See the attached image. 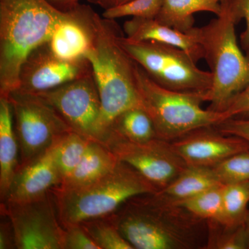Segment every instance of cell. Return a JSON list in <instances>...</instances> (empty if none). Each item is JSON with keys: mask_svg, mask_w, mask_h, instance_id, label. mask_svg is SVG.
I'll return each instance as SVG.
<instances>
[{"mask_svg": "<svg viewBox=\"0 0 249 249\" xmlns=\"http://www.w3.org/2000/svg\"><path fill=\"white\" fill-rule=\"evenodd\" d=\"M64 229L63 249H100L80 224Z\"/></svg>", "mask_w": 249, "mask_h": 249, "instance_id": "f1b7e54d", "label": "cell"}, {"mask_svg": "<svg viewBox=\"0 0 249 249\" xmlns=\"http://www.w3.org/2000/svg\"><path fill=\"white\" fill-rule=\"evenodd\" d=\"M55 9L63 12L74 9L80 4V0H46ZM90 2L94 3L96 0H88Z\"/></svg>", "mask_w": 249, "mask_h": 249, "instance_id": "836d02e7", "label": "cell"}, {"mask_svg": "<svg viewBox=\"0 0 249 249\" xmlns=\"http://www.w3.org/2000/svg\"><path fill=\"white\" fill-rule=\"evenodd\" d=\"M129 1L130 0H96L95 4L99 5L100 6L106 10L124 4Z\"/></svg>", "mask_w": 249, "mask_h": 249, "instance_id": "e575fe53", "label": "cell"}, {"mask_svg": "<svg viewBox=\"0 0 249 249\" xmlns=\"http://www.w3.org/2000/svg\"><path fill=\"white\" fill-rule=\"evenodd\" d=\"M163 0H130L119 6L105 10L102 17L106 19L132 16L144 19H156L163 5Z\"/></svg>", "mask_w": 249, "mask_h": 249, "instance_id": "4316f807", "label": "cell"}, {"mask_svg": "<svg viewBox=\"0 0 249 249\" xmlns=\"http://www.w3.org/2000/svg\"><path fill=\"white\" fill-rule=\"evenodd\" d=\"M53 145L34 160L19 165L6 198L1 203L34 200L61 183L62 176L55 162Z\"/></svg>", "mask_w": 249, "mask_h": 249, "instance_id": "5bb4252c", "label": "cell"}, {"mask_svg": "<svg viewBox=\"0 0 249 249\" xmlns=\"http://www.w3.org/2000/svg\"><path fill=\"white\" fill-rule=\"evenodd\" d=\"M6 97L12 107L19 147V165L42 155L62 136L73 131L58 113L38 95L16 89Z\"/></svg>", "mask_w": 249, "mask_h": 249, "instance_id": "ba28073f", "label": "cell"}, {"mask_svg": "<svg viewBox=\"0 0 249 249\" xmlns=\"http://www.w3.org/2000/svg\"><path fill=\"white\" fill-rule=\"evenodd\" d=\"M65 15L46 0H0V96L18 89L23 62Z\"/></svg>", "mask_w": 249, "mask_h": 249, "instance_id": "3957f363", "label": "cell"}, {"mask_svg": "<svg viewBox=\"0 0 249 249\" xmlns=\"http://www.w3.org/2000/svg\"><path fill=\"white\" fill-rule=\"evenodd\" d=\"M157 191L137 170L119 160L110 172L89 184L69 191L53 188L51 193L65 228L107 217L131 198Z\"/></svg>", "mask_w": 249, "mask_h": 249, "instance_id": "5b68a950", "label": "cell"}, {"mask_svg": "<svg viewBox=\"0 0 249 249\" xmlns=\"http://www.w3.org/2000/svg\"><path fill=\"white\" fill-rule=\"evenodd\" d=\"M209 222V238L206 249H249L245 224L230 227L214 221Z\"/></svg>", "mask_w": 249, "mask_h": 249, "instance_id": "d4e9b609", "label": "cell"}, {"mask_svg": "<svg viewBox=\"0 0 249 249\" xmlns=\"http://www.w3.org/2000/svg\"><path fill=\"white\" fill-rule=\"evenodd\" d=\"M91 73L87 58L71 61L58 58L47 42L34 49L23 62L17 89L36 94Z\"/></svg>", "mask_w": 249, "mask_h": 249, "instance_id": "7c38bea8", "label": "cell"}, {"mask_svg": "<svg viewBox=\"0 0 249 249\" xmlns=\"http://www.w3.org/2000/svg\"><path fill=\"white\" fill-rule=\"evenodd\" d=\"M100 249H134L107 217L80 223Z\"/></svg>", "mask_w": 249, "mask_h": 249, "instance_id": "484cf974", "label": "cell"}, {"mask_svg": "<svg viewBox=\"0 0 249 249\" xmlns=\"http://www.w3.org/2000/svg\"><path fill=\"white\" fill-rule=\"evenodd\" d=\"M108 136L132 142H145L157 138L153 121L142 107L129 108L119 114L111 123L105 139Z\"/></svg>", "mask_w": 249, "mask_h": 249, "instance_id": "44dd1931", "label": "cell"}, {"mask_svg": "<svg viewBox=\"0 0 249 249\" xmlns=\"http://www.w3.org/2000/svg\"><path fill=\"white\" fill-rule=\"evenodd\" d=\"M134 249H206L209 222L157 193L134 196L107 216Z\"/></svg>", "mask_w": 249, "mask_h": 249, "instance_id": "6da1fadb", "label": "cell"}, {"mask_svg": "<svg viewBox=\"0 0 249 249\" xmlns=\"http://www.w3.org/2000/svg\"><path fill=\"white\" fill-rule=\"evenodd\" d=\"M123 31L114 19H94L92 45L85 55L91 65L101 101V139L111 123L129 108L142 107L137 80V62L121 45Z\"/></svg>", "mask_w": 249, "mask_h": 249, "instance_id": "7a4b0ae2", "label": "cell"}, {"mask_svg": "<svg viewBox=\"0 0 249 249\" xmlns=\"http://www.w3.org/2000/svg\"><path fill=\"white\" fill-rule=\"evenodd\" d=\"M36 94L48 103L72 130L100 142L102 108L93 73Z\"/></svg>", "mask_w": 249, "mask_h": 249, "instance_id": "8fae6325", "label": "cell"}, {"mask_svg": "<svg viewBox=\"0 0 249 249\" xmlns=\"http://www.w3.org/2000/svg\"><path fill=\"white\" fill-rule=\"evenodd\" d=\"M221 0H163L156 19L160 23L188 33L194 28V14L207 11L220 14Z\"/></svg>", "mask_w": 249, "mask_h": 249, "instance_id": "ffe728a7", "label": "cell"}, {"mask_svg": "<svg viewBox=\"0 0 249 249\" xmlns=\"http://www.w3.org/2000/svg\"><path fill=\"white\" fill-rule=\"evenodd\" d=\"M102 143L118 160L137 170L158 191L173 182L188 166L174 150L171 142L160 138L132 142L108 136Z\"/></svg>", "mask_w": 249, "mask_h": 249, "instance_id": "30bf717a", "label": "cell"}, {"mask_svg": "<svg viewBox=\"0 0 249 249\" xmlns=\"http://www.w3.org/2000/svg\"><path fill=\"white\" fill-rule=\"evenodd\" d=\"M0 222V249H17L12 222L9 215L1 211Z\"/></svg>", "mask_w": 249, "mask_h": 249, "instance_id": "1f68e13d", "label": "cell"}, {"mask_svg": "<svg viewBox=\"0 0 249 249\" xmlns=\"http://www.w3.org/2000/svg\"><path fill=\"white\" fill-rule=\"evenodd\" d=\"M137 86L142 107L151 117L157 138L172 142L186 134L229 119L226 111L204 109L206 93L175 91L160 86L137 63Z\"/></svg>", "mask_w": 249, "mask_h": 249, "instance_id": "8992f818", "label": "cell"}, {"mask_svg": "<svg viewBox=\"0 0 249 249\" xmlns=\"http://www.w3.org/2000/svg\"><path fill=\"white\" fill-rule=\"evenodd\" d=\"M19 147L15 131L12 107L7 97L0 96V196L4 201L20 164Z\"/></svg>", "mask_w": 249, "mask_h": 249, "instance_id": "ac0fdd59", "label": "cell"}, {"mask_svg": "<svg viewBox=\"0 0 249 249\" xmlns=\"http://www.w3.org/2000/svg\"><path fill=\"white\" fill-rule=\"evenodd\" d=\"M232 3L239 18L245 19L247 24L240 36L241 46L244 49L249 47V0H232Z\"/></svg>", "mask_w": 249, "mask_h": 249, "instance_id": "d6a6232c", "label": "cell"}, {"mask_svg": "<svg viewBox=\"0 0 249 249\" xmlns=\"http://www.w3.org/2000/svg\"><path fill=\"white\" fill-rule=\"evenodd\" d=\"M224 222L234 227L245 224L249 203V181L224 185Z\"/></svg>", "mask_w": 249, "mask_h": 249, "instance_id": "603a6c76", "label": "cell"}, {"mask_svg": "<svg viewBox=\"0 0 249 249\" xmlns=\"http://www.w3.org/2000/svg\"><path fill=\"white\" fill-rule=\"evenodd\" d=\"M249 59V47L244 49ZM226 112L230 118H249V83L229 103Z\"/></svg>", "mask_w": 249, "mask_h": 249, "instance_id": "f546056e", "label": "cell"}, {"mask_svg": "<svg viewBox=\"0 0 249 249\" xmlns=\"http://www.w3.org/2000/svg\"><path fill=\"white\" fill-rule=\"evenodd\" d=\"M220 14L204 27H195L204 58L211 68L213 85L206 93L208 109L223 112L249 83V59L237 44L235 26L240 18L232 0H221Z\"/></svg>", "mask_w": 249, "mask_h": 249, "instance_id": "277c9868", "label": "cell"}, {"mask_svg": "<svg viewBox=\"0 0 249 249\" xmlns=\"http://www.w3.org/2000/svg\"><path fill=\"white\" fill-rule=\"evenodd\" d=\"M222 184L210 167L187 166L186 169L157 194L166 200L178 204L205 191Z\"/></svg>", "mask_w": 249, "mask_h": 249, "instance_id": "d6986e66", "label": "cell"}, {"mask_svg": "<svg viewBox=\"0 0 249 249\" xmlns=\"http://www.w3.org/2000/svg\"><path fill=\"white\" fill-rule=\"evenodd\" d=\"M214 127L223 134L240 137L249 142V118H230Z\"/></svg>", "mask_w": 249, "mask_h": 249, "instance_id": "4dcf8cb0", "label": "cell"}, {"mask_svg": "<svg viewBox=\"0 0 249 249\" xmlns=\"http://www.w3.org/2000/svg\"><path fill=\"white\" fill-rule=\"evenodd\" d=\"M195 27L188 33L165 25L156 19L132 18L124 22L125 37L132 41H154L182 49L195 62L204 58Z\"/></svg>", "mask_w": 249, "mask_h": 249, "instance_id": "2e32d148", "label": "cell"}, {"mask_svg": "<svg viewBox=\"0 0 249 249\" xmlns=\"http://www.w3.org/2000/svg\"><path fill=\"white\" fill-rule=\"evenodd\" d=\"M91 141L93 140L71 131L54 143V156L62 180L76 168Z\"/></svg>", "mask_w": 249, "mask_h": 249, "instance_id": "7402d4cb", "label": "cell"}, {"mask_svg": "<svg viewBox=\"0 0 249 249\" xmlns=\"http://www.w3.org/2000/svg\"><path fill=\"white\" fill-rule=\"evenodd\" d=\"M212 168L222 184L249 181V151L232 155Z\"/></svg>", "mask_w": 249, "mask_h": 249, "instance_id": "83f0119b", "label": "cell"}, {"mask_svg": "<svg viewBox=\"0 0 249 249\" xmlns=\"http://www.w3.org/2000/svg\"><path fill=\"white\" fill-rule=\"evenodd\" d=\"M118 162L116 156L106 145L91 141L76 168L55 188L69 191L86 186L110 172Z\"/></svg>", "mask_w": 249, "mask_h": 249, "instance_id": "e0dca14e", "label": "cell"}, {"mask_svg": "<svg viewBox=\"0 0 249 249\" xmlns=\"http://www.w3.org/2000/svg\"><path fill=\"white\" fill-rule=\"evenodd\" d=\"M14 227L18 249H63L65 229L52 193L23 203H1Z\"/></svg>", "mask_w": 249, "mask_h": 249, "instance_id": "9c48e42d", "label": "cell"}, {"mask_svg": "<svg viewBox=\"0 0 249 249\" xmlns=\"http://www.w3.org/2000/svg\"><path fill=\"white\" fill-rule=\"evenodd\" d=\"M245 226L246 229H247V233H248L249 238V210L248 212H247V216H246Z\"/></svg>", "mask_w": 249, "mask_h": 249, "instance_id": "d590c367", "label": "cell"}, {"mask_svg": "<svg viewBox=\"0 0 249 249\" xmlns=\"http://www.w3.org/2000/svg\"><path fill=\"white\" fill-rule=\"evenodd\" d=\"M121 45L134 61L160 86L175 91L208 93L211 71L198 68L182 49L154 41H132L123 36Z\"/></svg>", "mask_w": 249, "mask_h": 249, "instance_id": "52a82bcc", "label": "cell"}, {"mask_svg": "<svg viewBox=\"0 0 249 249\" xmlns=\"http://www.w3.org/2000/svg\"><path fill=\"white\" fill-rule=\"evenodd\" d=\"M224 185L214 187L178 203L192 214L207 221L224 222Z\"/></svg>", "mask_w": 249, "mask_h": 249, "instance_id": "cb8c5ba5", "label": "cell"}, {"mask_svg": "<svg viewBox=\"0 0 249 249\" xmlns=\"http://www.w3.org/2000/svg\"><path fill=\"white\" fill-rule=\"evenodd\" d=\"M96 14L89 6L80 4L66 11L47 42L52 52L63 60L85 58L92 45Z\"/></svg>", "mask_w": 249, "mask_h": 249, "instance_id": "9a60e30c", "label": "cell"}, {"mask_svg": "<svg viewBox=\"0 0 249 249\" xmlns=\"http://www.w3.org/2000/svg\"><path fill=\"white\" fill-rule=\"evenodd\" d=\"M188 166L212 167L229 157L249 151V142L219 132L214 126L202 127L171 142Z\"/></svg>", "mask_w": 249, "mask_h": 249, "instance_id": "4fadbf2b", "label": "cell"}]
</instances>
